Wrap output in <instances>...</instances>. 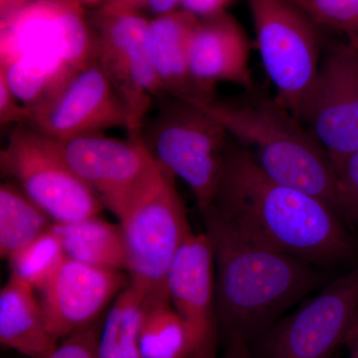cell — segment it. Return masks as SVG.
I'll return each mask as SVG.
<instances>
[{
  "instance_id": "12",
  "label": "cell",
  "mask_w": 358,
  "mask_h": 358,
  "mask_svg": "<svg viewBox=\"0 0 358 358\" xmlns=\"http://www.w3.org/2000/svg\"><path fill=\"white\" fill-rule=\"evenodd\" d=\"M46 138L71 171L117 218L157 169L138 134L124 140L103 134L68 140Z\"/></svg>"
},
{
  "instance_id": "2",
  "label": "cell",
  "mask_w": 358,
  "mask_h": 358,
  "mask_svg": "<svg viewBox=\"0 0 358 358\" xmlns=\"http://www.w3.org/2000/svg\"><path fill=\"white\" fill-rule=\"evenodd\" d=\"M203 214L215 262L217 324L230 345H246L306 294L326 285L319 267L244 236L210 210Z\"/></svg>"
},
{
  "instance_id": "13",
  "label": "cell",
  "mask_w": 358,
  "mask_h": 358,
  "mask_svg": "<svg viewBox=\"0 0 358 358\" xmlns=\"http://www.w3.org/2000/svg\"><path fill=\"white\" fill-rule=\"evenodd\" d=\"M27 109V126L56 140L129 127L126 110L98 60L77 71L53 93Z\"/></svg>"
},
{
  "instance_id": "19",
  "label": "cell",
  "mask_w": 358,
  "mask_h": 358,
  "mask_svg": "<svg viewBox=\"0 0 358 358\" xmlns=\"http://www.w3.org/2000/svg\"><path fill=\"white\" fill-rule=\"evenodd\" d=\"M66 256L92 267L122 272L126 268L124 238L120 224L99 216L69 223H53Z\"/></svg>"
},
{
  "instance_id": "17",
  "label": "cell",
  "mask_w": 358,
  "mask_h": 358,
  "mask_svg": "<svg viewBox=\"0 0 358 358\" xmlns=\"http://www.w3.org/2000/svg\"><path fill=\"white\" fill-rule=\"evenodd\" d=\"M199 18L182 9L150 20V45L152 60L164 96L210 102L193 77L189 47Z\"/></svg>"
},
{
  "instance_id": "4",
  "label": "cell",
  "mask_w": 358,
  "mask_h": 358,
  "mask_svg": "<svg viewBox=\"0 0 358 358\" xmlns=\"http://www.w3.org/2000/svg\"><path fill=\"white\" fill-rule=\"evenodd\" d=\"M253 155L271 178L336 209V169L319 141L275 99L251 93L237 102H196Z\"/></svg>"
},
{
  "instance_id": "25",
  "label": "cell",
  "mask_w": 358,
  "mask_h": 358,
  "mask_svg": "<svg viewBox=\"0 0 358 358\" xmlns=\"http://www.w3.org/2000/svg\"><path fill=\"white\" fill-rule=\"evenodd\" d=\"M334 166L336 212L358 227V152L343 157Z\"/></svg>"
},
{
  "instance_id": "22",
  "label": "cell",
  "mask_w": 358,
  "mask_h": 358,
  "mask_svg": "<svg viewBox=\"0 0 358 358\" xmlns=\"http://www.w3.org/2000/svg\"><path fill=\"white\" fill-rule=\"evenodd\" d=\"M53 221L13 181L0 185V255L8 260L50 229Z\"/></svg>"
},
{
  "instance_id": "9",
  "label": "cell",
  "mask_w": 358,
  "mask_h": 358,
  "mask_svg": "<svg viewBox=\"0 0 358 358\" xmlns=\"http://www.w3.org/2000/svg\"><path fill=\"white\" fill-rule=\"evenodd\" d=\"M150 18L96 10L91 22L98 60L128 115L129 136H136L157 96H164L150 45Z\"/></svg>"
},
{
  "instance_id": "11",
  "label": "cell",
  "mask_w": 358,
  "mask_h": 358,
  "mask_svg": "<svg viewBox=\"0 0 358 358\" xmlns=\"http://www.w3.org/2000/svg\"><path fill=\"white\" fill-rule=\"evenodd\" d=\"M298 120L336 164L358 152V48L326 41Z\"/></svg>"
},
{
  "instance_id": "21",
  "label": "cell",
  "mask_w": 358,
  "mask_h": 358,
  "mask_svg": "<svg viewBox=\"0 0 358 358\" xmlns=\"http://www.w3.org/2000/svg\"><path fill=\"white\" fill-rule=\"evenodd\" d=\"M148 292L129 281L115 299L103 320L98 358H143L140 334Z\"/></svg>"
},
{
  "instance_id": "26",
  "label": "cell",
  "mask_w": 358,
  "mask_h": 358,
  "mask_svg": "<svg viewBox=\"0 0 358 358\" xmlns=\"http://www.w3.org/2000/svg\"><path fill=\"white\" fill-rule=\"evenodd\" d=\"M105 317L102 315L61 339V343L45 358H98V341Z\"/></svg>"
},
{
  "instance_id": "3",
  "label": "cell",
  "mask_w": 358,
  "mask_h": 358,
  "mask_svg": "<svg viewBox=\"0 0 358 358\" xmlns=\"http://www.w3.org/2000/svg\"><path fill=\"white\" fill-rule=\"evenodd\" d=\"M96 57L91 20L84 7L70 0H31L0 18V75L26 107Z\"/></svg>"
},
{
  "instance_id": "18",
  "label": "cell",
  "mask_w": 358,
  "mask_h": 358,
  "mask_svg": "<svg viewBox=\"0 0 358 358\" xmlns=\"http://www.w3.org/2000/svg\"><path fill=\"white\" fill-rule=\"evenodd\" d=\"M36 289L10 273L0 292V343L29 358H45L58 341L49 333Z\"/></svg>"
},
{
  "instance_id": "28",
  "label": "cell",
  "mask_w": 358,
  "mask_h": 358,
  "mask_svg": "<svg viewBox=\"0 0 358 358\" xmlns=\"http://www.w3.org/2000/svg\"><path fill=\"white\" fill-rule=\"evenodd\" d=\"M29 110L15 96L6 78L0 75V124L2 127L27 124Z\"/></svg>"
},
{
  "instance_id": "5",
  "label": "cell",
  "mask_w": 358,
  "mask_h": 358,
  "mask_svg": "<svg viewBox=\"0 0 358 358\" xmlns=\"http://www.w3.org/2000/svg\"><path fill=\"white\" fill-rule=\"evenodd\" d=\"M162 169L185 181L200 211L210 207L229 141L223 124L193 101L164 96L152 119L138 131Z\"/></svg>"
},
{
  "instance_id": "16",
  "label": "cell",
  "mask_w": 358,
  "mask_h": 358,
  "mask_svg": "<svg viewBox=\"0 0 358 358\" xmlns=\"http://www.w3.org/2000/svg\"><path fill=\"white\" fill-rule=\"evenodd\" d=\"M250 51L248 34L227 10L199 18L189 47L193 77L213 98L219 83L237 85L254 93Z\"/></svg>"
},
{
  "instance_id": "29",
  "label": "cell",
  "mask_w": 358,
  "mask_h": 358,
  "mask_svg": "<svg viewBox=\"0 0 358 358\" xmlns=\"http://www.w3.org/2000/svg\"><path fill=\"white\" fill-rule=\"evenodd\" d=\"M234 1L236 0H180L179 8L197 18H203L227 10Z\"/></svg>"
},
{
  "instance_id": "24",
  "label": "cell",
  "mask_w": 358,
  "mask_h": 358,
  "mask_svg": "<svg viewBox=\"0 0 358 358\" xmlns=\"http://www.w3.org/2000/svg\"><path fill=\"white\" fill-rule=\"evenodd\" d=\"M322 32L341 35L358 48V0H294Z\"/></svg>"
},
{
  "instance_id": "14",
  "label": "cell",
  "mask_w": 358,
  "mask_h": 358,
  "mask_svg": "<svg viewBox=\"0 0 358 358\" xmlns=\"http://www.w3.org/2000/svg\"><path fill=\"white\" fill-rule=\"evenodd\" d=\"M129 284V278L119 271L92 267L67 257L38 291L49 333L58 341L91 324Z\"/></svg>"
},
{
  "instance_id": "33",
  "label": "cell",
  "mask_w": 358,
  "mask_h": 358,
  "mask_svg": "<svg viewBox=\"0 0 358 358\" xmlns=\"http://www.w3.org/2000/svg\"><path fill=\"white\" fill-rule=\"evenodd\" d=\"M70 1L75 2L86 8V7L101 6L105 0H70Z\"/></svg>"
},
{
  "instance_id": "20",
  "label": "cell",
  "mask_w": 358,
  "mask_h": 358,
  "mask_svg": "<svg viewBox=\"0 0 358 358\" xmlns=\"http://www.w3.org/2000/svg\"><path fill=\"white\" fill-rule=\"evenodd\" d=\"M143 358H193L192 331L171 305L169 293H148L141 322Z\"/></svg>"
},
{
  "instance_id": "10",
  "label": "cell",
  "mask_w": 358,
  "mask_h": 358,
  "mask_svg": "<svg viewBox=\"0 0 358 358\" xmlns=\"http://www.w3.org/2000/svg\"><path fill=\"white\" fill-rule=\"evenodd\" d=\"M358 324V267L260 336L264 358H331Z\"/></svg>"
},
{
  "instance_id": "7",
  "label": "cell",
  "mask_w": 358,
  "mask_h": 358,
  "mask_svg": "<svg viewBox=\"0 0 358 358\" xmlns=\"http://www.w3.org/2000/svg\"><path fill=\"white\" fill-rule=\"evenodd\" d=\"M256 41L275 98L298 120L319 72L324 35L294 0H248Z\"/></svg>"
},
{
  "instance_id": "6",
  "label": "cell",
  "mask_w": 358,
  "mask_h": 358,
  "mask_svg": "<svg viewBox=\"0 0 358 358\" xmlns=\"http://www.w3.org/2000/svg\"><path fill=\"white\" fill-rule=\"evenodd\" d=\"M176 179L157 164L147 185L119 217L126 255L124 270L129 281L148 293L167 292L169 268L193 233Z\"/></svg>"
},
{
  "instance_id": "1",
  "label": "cell",
  "mask_w": 358,
  "mask_h": 358,
  "mask_svg": "<svg viewBox=\"0 0 358 358\" xmlns=\"http://www.w3.org/2000/svg\"><path fill=\"white\" fill-rule=\"evenodd\" d=\"M207 210L244 236L315 267H331L355 255V245L338 212L317 197L271 178L231 136Z\"/></svg>"
},
{
  "instance_id": "27",
  "label": "cell",
  "mask_w": 358,
  "mask_h": 358,
  "mask_svg": "<svg viewBox=\"0 0 358 358\" xmlns=\"http://www.w3.org/2000/svg\"><path fill=\"white\" fill-rule=\"evenodd\" d=\"M180 0H105L96 10L106 13H131L152 18L173 13Z\"/></svg>"
},
{
  "instance_id": "31",
  "label": "cell",
  "mask_w": 358,
  "mask_h": 358,
  "mask_svg": "<svg viewBox=\"0 0 358 358\" xmlns=\"http://www.w3.org/2000/svg\"><path fill=\"white\" fill-rule=\"evenodd\" d=\"M346 345L350 350V358H358V324L348 336Z\"/></svg>"
},
{
  "instance_id": "8",
  "label": "cell",
  "mask_w": 358,
  "mask_h": 358,
  "mask_svg": "<svg viewBox=\"0 0 358 358\" xmlns=\"http://www.w3.org/2000/svg\"><path fill=\"white\" fill-rule=\"evenodd\" d=\"M0 169L53 223L99 216L103 207L48 138L27 124L13 127L6 148L0 152Z\"/></svg>"
},
{
  "instance_id": "32",
  "label": "cell",
  "mask_w": 358,
  "mask_h": 358,
  "mask_svg": "<svg viewBox=\"0 0 358 358\" xmlns=\"http://www.w3.org/2000/svg\"><path fill=\"white\" fill-rule=\"evenodd\" d=\"M224 358H251L246 350V345H230V350Z\"/></svg>"
},
{
  "instance_id": "30",
  "label": "cell",
  "mask_w": 358,
  "mask_h": 358,
  "mask_svg": "<svg viewBox=\"0 0 358 358\" xmlns=\"http://www.w3.org/2000/svg\"><path fill=\"white\" fill-rule=\"evenodd\" d=\"M31 0H0V18L15 13Z\"/></svg>"
},
{
  "instance_id": "15",
  "label": "cell",
  "mask_w": 358,
  "mask_h": 358,
  "mask_svg": "<svg viewBox=\"0 0 358 358\" xmlns=\"http://www.w3.org/2000/svg\"><path fill=\"white\" fill-rule=\"evenodd\" d=\"M169 300L192 331L193 358H215V262L206 233H192L185 242L166 278Z\"/></svg>"
},
{
  "instance_id": "23",
  "label": "cell",
  "mask_w": 358,
  "mask_h": 358,
  "mask_svg": "<svg viewBox=\"0 0 358 358\" xmlns=\"http://www.w3.org/2000/svg\"><path fill=\"white\" fill-rule=\"evenodd\" d=\"M66 258L61 240L51 226L8 261L13 275L40 291L51 281Z\"/></svg>"
}]
</instances>
